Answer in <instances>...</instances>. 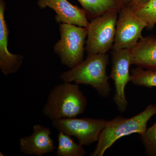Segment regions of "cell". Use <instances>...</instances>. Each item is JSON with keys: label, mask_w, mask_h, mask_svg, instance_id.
Wrapping results in <instances>:
<instances>
[{"label": "cell", "mask_w": 156, "mask_h": 156, "mask_svg": "<svg viewBox=\"0 0 156 156\" xmlns=\"http://www.w3.org/2000/svg\"><path fill=\"white\" fill-rule=\"evenodd\" d=\"M108 63L106 53L88 55L85 60L60 74L59 78L63 82L91 86L101 96L107 97L111 92L106 71Z\"/></svg>", "instance_id": "obj_1"}, {"label": "cell", "mask_w": 156, "mask_h": 156, "mask_svg": "<svg viewBox=\"0 0 156 156\" xmlns=\"http://www.w3.org/2000/svg\"><path fill=\"white\" fill-rule=\"evenodd\" d=\"M87 105L79 84L63 82L50 90L42 113L52 121L74 118L83 113Z\"/></svg>", "instance_id": "obj_2"}, {"label": "cell", "mask_w": 156, "mask_h": 156, "mask_svg": "<svg viewBox=\"0 0 156 156\" xmlns=\"http://www.w3.org/2000/svg\"><path fill=\"white\" fill-rule=\"evenodd\" d=\"M155 115L156 105L150 104L143 111L129 119L119 116L108 121L90 156H103L107 150L121 137L134 133L142 135L147 129L148 122Z\"/></svg>", "instance_id": "obj_3"}, {"label": "cell", "mask_w": 156, "mask_h": 156, "mask_svg": "<svg viewBox=\"0 0 156 156\" xmlns=\"http://www.w3.org/2000/svg\"><path fill=\"white\" fill-rule=\"evenodd\" d=\"M59 30L60 38L53 50L61 64L71 69L83 60L88 30L87 27L60 23Z\"/></svg>", "instance_id": "obj_4"}, {"label": "cell", "mask_w": 156, "mask_h": 156, "mask_svg": "<svg viewBox=\"0 0 156 156\" xmlns=\"http://www.w3.org/2000/svg\"><path fill=\"white\" fill-rule=\"evenodd\" d=\"M119 10H109L89 22L85 47L88 55L105 54L112 48Z\"/></svg>", "instance_id": "obj_5"}, {"label": "cell", "mask_w": 156, "mask_h": 156, "mask_svg": "<svg viewBox=\"0 0 156 156\" xmlns=\"http://www.w3.org/2000/svg\"><path fill=\"white\" fill-rule=\"evenodd\" d=\"M108 121L102 119L74 117L53 120L52 125L58 132L76 137L81 145L88 146L98 141Z\"/></svg>", "instance_id": "obj_6"}, {"label": "cell", "mask_w": 156, "mask_h": 156, "mask_svg": "<svg viewBox=\"0 0 156 156\" xmlns=\"http://www.w3.org/2000/svg\"><path fill=\"white\" fill-rule=\"evenodd\" d=\"M147 27L146 22L127 5L119 10L116 27L113 50L134 48L140 40L142 32Z\"/></svg>", "instance_id": "obj_7"}, {"label": "cell", "mask_w": 156, "mask_h": 156, "mask_svg": "<svg viewBox=\"0 0 156 156\" xmlns=\"http://www.w3.org/2000/svg\"><path fill=\"white\" fill-rule=\"evenodd\" d=\"M131 64V50H113L110 76L115 87L113 101L119 111L122 113L126 111L128 106L125 89L128 82L131 81L129 67Z\"/></svg>", "instance_id": "obj_8"}, {"label": "cell", "mask_w": 156, "mask_h": 156, "mask_svg": "<svg viewBox=\"0 0 156 156\" xmlns=\"http://www.w3.org/2000/svg\"><path fill=\"white\" fill-rule=\"evenodd\" d=\"M52 134L48 127L39 124L34 125L31 134L20 139V150L24 154L37 156L52 152L56 147L51 136Z\"/></svg>", "instance_id": "obj_9"}, {"label": "cell", "mask_w": 156, "mask_h": 156, "mask_svg": "<svg viewBox=\"0 0 156 156\" xmlns=\"http://www.w3.org/2000/svg\"><path fill=\"white\" fill-rule=\"evenodd\" d=\"M40 9L49 8L56 13L55 19L58 23L73 24L87 27L89 24L84 9L73 5L68 0H38Z\"/></svg>", "instance_id": "obj_10"}, {"label": "cell", "mask_w": 156, "mask_h": 156, "mask_svg": "<svg viewBox=\"0 0 156 156\" xmlns=\"http://www.w3.org/2000/svg\"><path fill=\"white\" fill-rule=\"evenodd\" d=\"M6 5L5 0H0V70L5 76L18 71L24 59L22 55L11 53L8 49L9 31L5 18Z\"/></svg>", "instance_id": "obj_11"}, {"label": "cell", "mask_w": 156, "mask_h": 156, "mask_svg": "<svg viewBox=\"0 0 156 156\" xmlns=\"http://www.w3.org/2000/svg\"><path fill=\"white\" fill-rule=\"evenodd\" d=\"M131 50L132 64L145 69H156V38L143 37Z\"/></svg>", "instance_id": "obj_12"}, {"label": "cell", "mask_w": 156, "mask_h": 156, "mask_svg": "<svg viewBox=\"0 0 156 156\" xmlns=\"http://www.w3.org/2000/svg\"><path fill=\"white\" fill-rule=\"evenodd\" d=\"M87 13L88 18L93 19L113 9L120 10L124 5L119 0H77Z\"/></svg>", "instance_id": "obj_13"}, {"label": "cell", "mask_w": 156, "mask_h": 156, "mask_svg": "<svg viewBox=\"0 0 156 156\" xmlns=\"http://www.w3.org/2000/svg\"><path fill=\"white\" fill-rule=\"evenodd\" d=\"M58 145L57 156H83L86 154L83 146L74 141L71 136L59 132L57 134Z\"/></svg>", "instance_id": "obj_14"}, {"label": "cell", "mask_w": 156, "mask_h": 156, "mask_svg": "<svg viewBox=\"0 0 156 156\" xmlns=\"http://www.w3.org/2000/svg\"><path fill=\"white\" fill-rule=\"evenodd\" d=\"M138 86L156 87V69H144L138 67L131 70V81Z\"/></svg>", "instance_id": "obj_15"}, {"label": "cell", "mask_w": 156, "mask_h": 156, "mask_svg": "<svg viewBox=\"0 0 156 156\" xmlns=\"http://www.w3.org/2000/svg\"><path fill=\"white\" fill-rule=\"evenodd\" d=\"M132 10L147 23V27L151 28L156 25V0H149L144 5Z\"/></svg>", "instance_id": "obj_16"}, {"label": "cell", "mask_w": 156, "mask_h": 156, "mask_svg": "<svg viewBox=\"0 0 156 156\" xmlns=\"http://www.w3.org/2000/svg\"><path fill=\"white\" fill-rule=\"evenodd\" d=\"M140 139L144 145L146 154L156 156V122L140 136Z\"/></svg>", "instance_id": "obj_17"}, {"label": "cell", "mask_w": 156, "mask_h": 156, "mask_svg": "<svg viewBox=\"0 0 156 156\" xmlns=\"http://www.w3.org/2000/svg\"><path fill=\"white\" fill-rule=\"evenodd\" d=\"M149 0H132L130 3L126 5L133 9L144 5Z\"/></svg>", "instance_id": "obj_18"}, {"label": "cell", "mask_w": 156, "mask_h": 156, "mask_svg": "<svg viewBox=\"0 0 156 156\" xmlns=\"http://www.w3.org/2000/svg\"><path fill=\"white\" fill-rule=\"evenodd\" d=\"M121 3L124 5H128V3L130 2L132 0H119Z\"/></svg>", "instance_id": "obj_19"}]
</instances>
